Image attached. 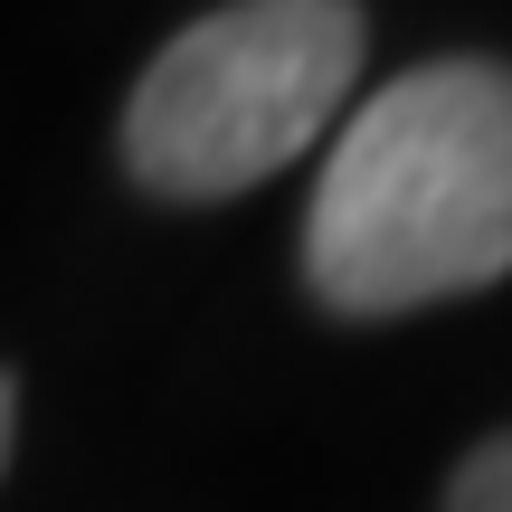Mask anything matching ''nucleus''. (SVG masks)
Here are the masks:
<instances>
[{
    "mask_svg": "<svg viewBox=\"0 0 512 512\" xmlns=\"http://www.w3.org/2000/svg\"><path fill=\"white\" fill-rule=\"evenodd\" d=\"M446 512H512V427H503V437H484L475 456L456 465V484H446Z\"/></svg>",
    "mask_w": 512,
    "mask_h": 512,
    "instance_id": "3",
    "label": "nucleus"
},
{
    "mask_svg": "<svg viewBox=\"0 0 512 512\" xmlns=\"http://www.w3.org/2000/svg\"><path fill=\"white\" fill-rule=\"evenodd\" d=\"M370 57L361 0H228L124 95V171L152 200H238L332 133Z\"/></svg>",
    "mask_w": 512,
    "mask_h": 512,
    "instance_id": "2",
    "label": "nucleus"
},
{
    "mask_svg": "<svg viewBox=\"0 0 512 512\" xmlns=\"http://www.w3.org/2000/svg\"><path fill=\"white\" fill-rule=\"evenodd\" d=\"M512 275V67L427 57L351 105L304 209V285L351 323Z\"/></svg>",
    "mask_w": 512,
    "mask_h": 512,
    "instance_id": "1",
    "label": "nucleus"
},
{
    "mask_svg": "<svg viewBox=\"0 0 512 512\" xmlns=\"http://www.w3.org/2000/svg\"><path fill=\"white\" fill-rule=\"evenodd\" d=\"M10 427H19V389L0 380V475H10Z\"/></svg>",
    "mask_w": 512,
    "mask_h": 512,
    "instance_id": "4",
    "label": "nucleus"
}]
</instances>
